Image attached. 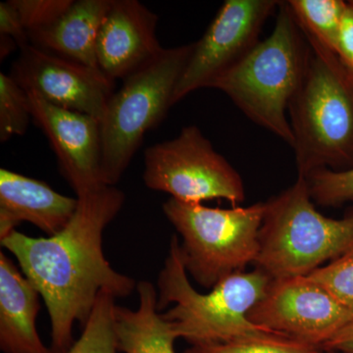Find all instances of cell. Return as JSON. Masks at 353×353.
Here are the masks:
<instances>
[{"label": "cell", "mask_w": 353, "mask_h": 353, "mask_svg": "<svg viewBox=\"0 0 353 353\" xmlns=\"http://www.w3.org/2000/svg\"><path fill=\"white\" fill-rule=\"evenodd\" d=\"M139 305L136 310L116 305L114 310L118 352L124 353H176L178 339L173 324L158 312V294L148 281L137 285Z\"/></svg>", "instance_id": "e0dca14e"}, {"label": "cell", "mask_w": 353, "mask_h": 353, "mask_svg": "<svg viewBox=\"0 0 353 353\" xmlns=\"http://www.w3.org/2000/svg\"><path fill=\"white\" fill-rule=\"evenodd\" d=\"M32 117L31 102L27 92L10 75L0 74V141L22 136Z\"/></svg>", "instance_id": "44dd1931"}, {"label": "cell", "mask_w": 353, "mask_h": 353, "mask_svg": "<svg viewBox=\"0 0 353 353\" xmlns=\"http://www.w3.org/2000/svg\"><path fill=\"white\" fill-rule=\"evenodd\" d=\"M309 194L322 206H340L353 202V167L347 170L320 169L305 178Z\"/></svg>", "instance_id": "7402d4cb"}, {"label": "cell", "mask_w": 353, "mask_h": 353, "mask_svg": "<svg viewBox=\"0 0 353 353\" xmlns=\"http://www.w3.org/2000/svg\"><path fill=\"white\" fill-rule=\"evenodd\" d=\"M39 290L0 252V348L4 353H53L37 330Z\"/></svg>", "instance_id": "9a60e30c"}, {"label": "cell", "mask_w": 353, "mask_h": 353, "mask_svg": "<svg viewBox=\"0 0 353 353\" xmlns=\"http://www.w3.org/2000/svg\"><path fill=\"white\" fill-rule=\"evenodd\" d=\"M311 48L287 1H280L273 32L238 65L211 85L254 124L292 148L288 111L301 87Z\"/></svg>", "instance_id": "3957f363"}, {"label": "cell", "mask_w": 353, "mask_h": 353, "mask_svg": "<svg viewBox=\"0 0 353 353\" xmlns=\"http://www.w3.org/2000/svg\"><path fill=\"white\" fill-rule=\"evenodd\" d=\"M111 0L73 1L50 27L30 34V43L41 50L101 73L97 59V39Z\"/></svg>", "instance_id": "2e32d148"}, {"label": "cell", "mask_w": 353, "mask_h": 353, "mask_svg": "<svg viewBox=\"0 0 353 353\" xmlns=\"http://www.w3.org/2000/svg\"><path fill=\"white\" fill-rule=\"evenodd\" d=\"M28 34L41 31L57 22L73 0H11Z\"/></svg>", "instance_id": "cb8c5ba5"}, {"label": "cell", "mask_w": 353, "mask_h": 353, "mask_svg": "<svg viewBox=\"0 0 353 353\" xmlns=\"http://www.w3.org/2000/svg\"><path fill=\"white\" fill-rule=\"evenodd\" d=\"M324 352L353 353V320L322 347Z\"/></svg>", "instance_id": "4316f807"}, {"label": "cell", "mask_w": 353, "mask_h": 353, "mask_svg": "<svg viewBox=\"0 0 353 353\" xmlns=\"http://www.w3.org/2000/svg\"><path fill=\"white\" fill-rule=\"evenodd\" d=\"M345 307L353 311V250L309 274Z\"/></svg>", "instance_id": "603a6c76"}, {"label": "cell", "mask_w": 353, "mask_h": 353, "mask_svg": "<svg viewBox=\"0 0 353 353\" xmlns=\"http://www.w3.org/2000/svg\"><path fill=\"white\" fill-rule=\"evenodd\" d=\"M27 94L32 119L48 137L60 170L77 196L104 185L99 121L87 114L57 108L31 92Z\"/></svg>", "instance_id": "7c38bea8"}, {"label": "cell", "mask_w": 353, "mask_h": 353, "mask_svg": "<svg viewBox=\"0 0 353 353\" xmlns=\"http://www.w3.org/2000/svg\"><path fill=\"white\" fill-rule=\"evenodd\" d=\"M114 299L108 290L99 292L80 339L66 353H117Z\"/></svg>", "instance_id": "d6986e66"}, {"label": "cell", "mask_w": 353, "mask_h": 353, "mask_svg": "<svg viewBox=\"0 0 353 353\" xmlns=\"http://www.w3.org/2000/svg\"><path fill=\"white\" fill-rule=\"evenodd\" d=\"M336 55L353 75V7L348 1L341 21Z\"/></svg>", "instance_id": "484cf974"}, {"label": "cell", "mask_w": 353, "mask_h": 353, "mask_svg": "<svg viewBox=\"0 0 353 353\" xmlns=\"http://www.w3.org/2000/svg\"><path fill=\"white\" fill-rule=\"evenodd\" d=\"M279 4L276 0H226L194 43L174 92L173 105L199 88H210L243 61L259 43L262 28Z\"/></svg>", "instance_id": "9c48e42d"}, {"label": "cell", "mask_w": 353, "mask_h": 353, "mask_svg": "<svg viewBox=\"0 0 353 353\" xmlns=\"http://www.w3.org/2000/svg\"><path fill=\"white\" fill-rule=\"evenodd\" d=\"M194 43L163 48L157 57L128 76L109 99L99 122L101 179L115 185L131 163L146 132L173 106L174 92Z\"/></svg>", "instance_id": "8992f818"}, {"label": "cell", "mask_w": 353, "mask_h": 353, "mask_svg": "<svg viewBox=\"0 0 353 353\" xmlns=\"http://www.w3.org/2000/svg\"><path fill=\"white\" fill-rule=\"evenodd\" d=\"M163 211L182 236L185 270L202 287L213 289L223 279L256 261L265 202L222 209L171 197Z\"/></svg>", "instance_id": "52a82bcc"}, {"label": "cell", "mask_w": 353, "mask_h": 353, "mask_svg": "<svg viewBox=\"0 0 353 353\" xmlns=\"http://www.w3.org/2000/svg\"><path fill=\"white\" fill-rule=\"evenodd\" d=\"M78 197L65 196L41 182L2 168L0 170V240L22 222L48 236L64 230L78 208Z\"/></svg>", "instance_id": "5bb4252c"}, {"label": "cell", "mask_w": 353, "mask_h": 353, "mask_svg": "<svg viewBox=\"0 0 353 353\" xmlns=\"http://www.w3.org/2000/svg\"><path fill=\"white\" fill-rule=\"evenodd\" d=\"M287 2L303 34L336 54L339 30L347 1L289 0Z\"/></svg>", "instance_id": "ac0fdd59"}, {"label": "cell", "mask_w": 353, "mask_h": 353, "mask_svg": "<svg viewBox=\"0 0 353 353\" xmlns=\"http://www.w3.org/2000/svg\"><path fill=\"white\" fill-rule=\"evenodd\" d=\"M0 34L13 39L20 50L31 43L29 34L11 0L0 3Z\"/></svg>", "instance_id": "d4e9b609"}, {"label": "cell", "mask_w": 353, "mask_h": 353, "mask_svg": "<svg viewBox=\"0 0 353 353\" xmlns=\"http://www.w3.org/2000/svg\"><path fill=\"white\" fill-rule=\"evenodd\" d=\"M157 21L138 0H111L97 39V64L108 80H125L163 50Z\"/></svg>", "instance_id": "4fadbf2b"}, {"label": "cell", "mask_w": 353, "mask_h": 353, "mask_svg": "<svg viewBox=\"0 0 353 353\" xmlns=\"http://www.w3.org/2000/svg\"><path fill=\"white\" fill-rule=\"evenodd\" d=\"M78 201L75 214L60 233L31 238L14 230L0 240L43 297L53 353L72 347L74 324L85 327L101 290L116 299L131 296L137 289L136 281L114 270L102 250L104 229L122 209L124 194L115 185H104Z\"/></svg>", "instance_id": "6da1fadb"}, {"label": "cell", "mask_w": 353, "mask_h": 353, "mask_svg": "<svg viewBox=\"0 0 353 353\" xmlns=\"http://www.w3.org/2000/svg\"><path fill=\"white\" fill-rule=\"evenodd\" d=\"M322 353H338V352H324V350H323V352Z\"/></svg>", "instance_id": "f546056e"}, {"label": "cell", "mask_w": 353, "mask_h": 353, "mask_svg": "<svg viewBox=\"0 0 353 353\" xmlns=\"http://www.w3.org/2000/svg\"><path fill=\"white\" fill-rule=\"evenodd\" d=\"M321 348L294 340L281 334L228 343L192 345L183 353H322Z\"/></svg>", "instance_id": "ffe728a7"}, {"label": "cell", "mask_w": 353, "mask_h": 353, "mask_svg": "<svg viewBox=\"0 0 353 353\" xmlns=\"http://www.w3.org/2000/svg\"><path fill=\"white\" fill-rule=\"evenodd\" d=\"M143 181L181 201L223 199L236 206L245 199L240 174L196 126L183 128L176 138L146 148Z\"/></svg>", "instance_id": "ba28073f"}, {"label": "cell", "mask_w": 353, "mask_h": 353, "mask_svg": "<svg viewBox=\"0 0 353 353\" xmlns=\"http://www.w3.org/2000/svg\"><path fill=\"white\" fill-rule=\"evenodd\" d=\"M253 324L321 348L353 320L328 290L308 276L272 280L264 296L248 312Z\"/></svg>", "instance_id": "30bf717a"}, {"label": "cell", "mask_w": 353, "mask_h": 353, "mask_svg": "<svg viewBox=\"0 0 353 353\" xmlns=\"http://www.w3.org/2000/svg\"><path fill=\"white\" fill-rule=\"evenodd\" d=\"M10 76L26 92L99 122L115 85L103 74L31 43L20 50Z\"/></svg>", "instance_id": "8fae6325"}, {"label": "cell", "mask_w": 353, "mask_h": 353, "mask_svg": "<svg viewBox=\"0 0 353 353\" xmlns=\"http://www.w3.org/2000/svg\"><path fill=\"white\" fill-rule=\"evenodd\" d=\"M348 3H350V6L353 7V0H350V1H348Z\"/></svg>", "instance_id": "f1b7e54d"}, {"label": "cell", "mask_w": 353, "mask_h": 353, "mask_svg": "<svg viewBox=\"0 0 353 353\" xmlns=\"http://www.w3.org/2000/svg\"><path fill=\"white\" fill-rule=\"evenodd\" d=\"M0 39H1V41H0V43H1V44H0V46H1V48H0V54H1V57H1L2 60L13 50L15 46H18L17 43H15V41H14L13 39L9 38V37L0 34Z\"/></svg>", "instance_id": "83f0119b"}, {"label": "cell", "mask_w": 353, "mask_h": 353, "mask_svg": "<svg viewBox=\"0 0 353 353\" xmlns=\"http://www.w3.org/2000/svg\"><path fill=\"white\" fill-rule=\"evenodd\" d=\"M352 250L353 211L341 219L321 214L303 176L265 202L255 264L272 280L308 276Z\"/></svg>", "instance_id": "5b68a950"}, {"label": "cell", "mask_w": 353, "mask_h": 353, "mask_svg": "<svg viewBox=\"0 0 353 353\" xmlns=\"http://www.w3.org/2000/svg\"><path fill=\"white\" fill-rule=\"evenodd\" d=\"M307 68L289 106L297 176L353 167V75L314 39Z\"/></svg>", "instance_id": "7a4b0ae2"}, {"label": "cell", "mask_w": 353, "mask_h": 353, "mask_svg": "<svg viewBox=\"0 0 353 353\" xmlns=\"http://www.w3.org/2000/svg\"><path fill=\"white\" fill-rule=\"evenodd\" d=\"M271 281L270 276L257 268L229 276L209 294H199L188 279L180 243L174 236L158 278L157 309L160 311L169 303H175L162 315L172 322L178 339H185L192 345L278 334L253 324L248 318V312L264 296Z\"/></svg>", "instance_id": "277c9868"}]
</instances>
